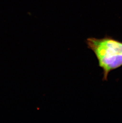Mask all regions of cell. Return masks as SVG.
Instances as JSON below:
<instances>
[{
  "instance_id": "6da1fadb",
  "label": "cell",
  "mask_w": 122,
  "mask_h": 123,
  "mask_svg": "<svg viewBox=\"0 0 122 123\" xmlns=\"http://www.w3.org/2000/svg\"><path fill=\"white\" fill-rule=\"evenodd\" d=\"M86 43L88 48L94 53L99 66L103 69V80L107 81L110 72L122 66V42L105 36L100 39L89 37Z\"/></svg>"
}]
</instances>
